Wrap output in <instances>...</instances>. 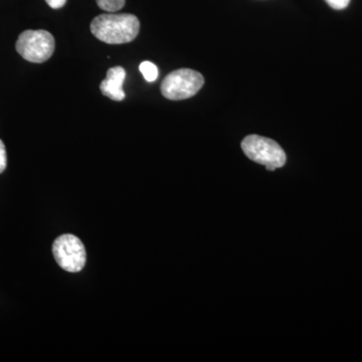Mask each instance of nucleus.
<instances>
[{
    "label": "nucleus",
    "mask_w": 362,
    "mask_h": 362,
    "mask_svg": "<svg viewBox=\"0 0 362 362\" xmlns=\"http://www.w3.org/2000/svg\"><path fill=\"white\" fill-rule=\"evenodd\" d=\"M140 23L133 14H101L90 23L95 37L109 45L131 42L139 33Z\"/></svg>",
    "instance_id": "f257e3e1"
},
{
    "label": "nucleus",
    "mask_w": 362,
    "mask_h": 362,
    "mask_svg": "<svg viewBox=\"0 0 362 362\" xmlns=\"http://www.w3.org/2000/svg\"><path fill=\"white\" fill-rule=\"evenodd\" d=\"M242 149L247 158L265 165L267 170L274 171L285 165L284 150L270 138L259 135L247 136L243 140Z\"/></svg>",
    "instance_id": "f03ea898"
},
{
    "label": "nucleus",
    "mask_w": 362,
    "mask_h": 362,
    "mask_svg": "<svg viewBox=\"0 0 362 362\" xmlns=\"http://www.w3.org/2000/svg\"><path fill=\"white\" fill-rule=\"evenodd\" d=\"M204 84V78L199 71L180 69L166 76L161 84V93L166 99L180 101L194 96Z\"/></svg>",
    "instance_id": "7ed1b4c3"
},
{
    "label": "nucleus",
    "mask_w": 362,
    "mask_h": 362,
    "mask_svg": "<svg viewBox=\"0 0 362 362\" xmlns=\"http://www.w3.org/2000/svg\"><path fill=\"white\" fill-rule=\"evenodd\" d=\"M16 47L26 61L44 63L54 54V39L47 30H25L18 37Z\"/></svg>",
    "instance_id": "20e7f679"
},
{
    "label": "nucleus",
    "mask_w": 362,
    "mask_h": 362,
    "mask_svg": "<svg viewBox=\"0 0 362 362\" xmlns=\"http://www.w3.org/2000/svg\"><path fill=\"white\" fill-rule=\"evenodd\" d=\"M52 254L63 270L78 273L84 269L87 254L82 240L76 235L66 233L59 237L52 245Z\"/></svg>",
    "instance_id": "39448f33"
},
{
    "label": "nucleus",
    "mask_w": 362,
    "mask_h": 362,
    "mask_svg": "<svg viewBox=\"0 0 362 362\" xmlns=\"http://www.w3.org/2000/svg\"><path fill=\"white\" fill-rule=\"evenodd\" d=\"M125 78L126 71L122 66L109 69L106 78L100 86L102 94L113 101H123L125 99V92L123 90Z\"/></svg>",
    "instance_id": "423d86ee"
},
{
    "label": "nucleus",
    "mask_w": 362,
    "mask_h": 362,
    "mask_svg": "<svg viewBox=\"0 0 362 362\" xmlns=\"http://www.w3.org/2000/svg\"><path fill=\"white\" fill-rule=\"evenodd\" d=\"M139 70L148 83L154 82L158 78V69L151 62H143L139 66Z\"/></svg>",
    "instance_id": "0eeeda50"
},
{
    "label": "nucleus",
    "mask_w": 362,
    "mask_h": 362,
    "mask_svg": "<svg viewBox=\"0 0 362 362\" xmlns=\"http://www.w3.org/2000/svg\"><path fill=\"white\" fill-rule=\"evenodd\" d=\"M98 6L108 13H116L125 6V0H96Z\"/></svg>",
    "instance_id": "6e6552de"
},
{
    "label": "nucleus",
    "mask_w": 362,
    "mask_h": 362,
    "mask_svg": "<svg viewBox=\"0 0 362 362\" xmlns=\"http://www.w3.org/2000/svg\"><path fill=\"white\" fill-rule=\"evenodd\" d=\"M328 6L332 7L333 9L337 11H341V9L346 8L349 6L350 0H325Z\"/></svg>",
    "instance_id": "1a4fd4ad"
},
{
    "label": "nucleus",
    "mask_w": 362,
    "mask_h": 362,
    "mask_svg": "<svg viewBox=\"0 0 362 362\" xmlns=\"http://www.w3.org/2000/svg\"><path fill=\"white\" fill-rule=\"evenodd\" d=\"M7 166V156L6 146L4 142L0 140V173L6 170Z\"/></svg>",
    "instance_id": "9d476101"
},
{
    "label": "nucleus",
    "mask_w": 362,
    "mask_h": 362,
    "mask_svg": "<svg viewBox=\"0 0 362 362\" xmlns=\"http://www.w3.org/2000/svg\"><path fill=\"white\" fill-rule=\"evenodd\" d=\"M47 4L54 9L62 8L65 6L66 0H45Z\"/></svg>",
    "instance_id": "9b49d317"
}]
</instances>
